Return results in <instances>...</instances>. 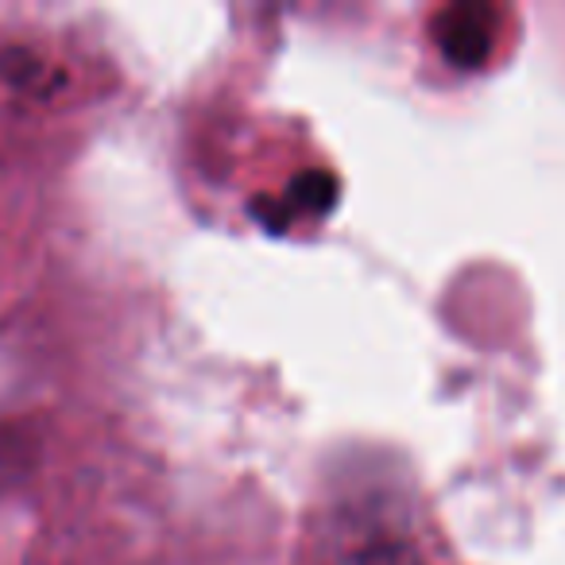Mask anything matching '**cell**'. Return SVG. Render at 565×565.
<instances>
[{"label": "cell", "instance_id": "1", "mask_svg": "<svg viewBox=\"0 0 565 565\" xmlns=\"http://www.w3.org/2000/svg\"><path fill=\"white\" fill-rule=\"evenodd\" d=\"M315 565H434L403 495L380 484L338 488L310 526Z\"/></svg>", "mask_w": 565, "mask_h": 565}, {"label": "cell", "instance_id": "2", "mask_svg": "<svg viewBox=\"0 0 565 565\" xmlns=\"http://www.w3.org/2000/svg\"><path fill=\"white\" fill-rule=\"evenodd\" d=\"M500 12L484 9V4H454L434 17V43L454 66L477 71L488 63L495 47V32H500Z\"/></svg>", "mask_w": 565, "mask_h": 565}]
</instances>
